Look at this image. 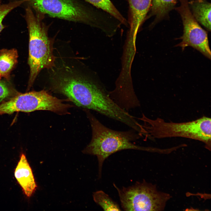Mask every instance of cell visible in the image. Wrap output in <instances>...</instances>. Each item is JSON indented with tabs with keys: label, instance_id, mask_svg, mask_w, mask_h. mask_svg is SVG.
Masks as SVG:
<instances>
[{
	"label": "cell",
	"instance_id": "cell-1",
	"mask_svg": "<svg viewBox=\"0 0 211 211\" xmlns=\"http://www.w3.org/2000/svg\"><path fill=\"white\" fill-rule=\"evenodd\" d=\"M86 113L92 129L91 140L83 150L85 154L97 157L99 177L101 176L102 167L105 160L109 156L124 150L133 149L149 152H156L157 149L142 146L133 142L141 137L136 131L131 129L126 131H118L105 126L87 110Z\"/></svg>",
	"mask_w": 211,
	"mask_h": 211
},
{
	"label": "cell",
	"instance_id": "cell-2",
	"mask_svg": "<svg viewBox=\"0 0 211 211\" xmlns=\"http://www.w3.org/2000/svg\"><path fill=\"white\" fill-rule=\"evenodd\" d=\"M45 16L41 13L34 14L29 5L25 9V17L29 35V89L33 85L41 70L51 68L54 65L55 58L53 54L52 40L48 34L50 25H47L43 21Z\"/></svg>",
	"mask_w": 211,
	"mask_h": 211
},
{
	"label": "cell",
	"instance_id": "cell-3",
	"mask_svg": "<svg viewBox=\"0 0 211 211\" xmlns=\"http://www.w3.org/2000/svg\"><path fill=\"white\" fill-rule=\"evenodd\" d=\"M53 88L77 106L98 113L104 111L109 103L108 91L103 85L75 75L58 76L54 80Z\"/></svg>",
	"mask_w": 211,
	"mask_h": 211
},
{
	"label": "cell",
	"instance_id": "cell-4",
	"mask_svg": "<svg viewBox=\"0 0 211 211\" xmlns=\"http://www.w3.org/2000/svg\"><path fill=\"white\" fill-rule=\"evenodd\" d=\"M136 118L142 121L145 131L146 138L155 139L180 137L200 141L205 147L210 150L211 120L203 116L195 120L181 122H167L158 118L152 119L142 113L140 118Z\"/></svg>",
	"mask_w": 211,
	"mask_h": 211
},
{
	"label": "cell",
	"instance_id": "cell-5",
	"mask_svg": "<svg viewBox=\"0 0 211 211\" xmlns=\"http://www.w3.org/2000/svg\"><path fill=\"white\" fill-rule=\"evenodd\" d=\"M35 13L102 30L105 24L98 12L80 0H29Z\"/></svg>",
	"mask_w": 211,
	"mask_h": 211
},
{
	"label": "cell",
	"instance_id": "cell-6",
	"mask_svg": "<svg viewBox=\"0 0 211 211\" xmlns=\"http://www.w3.org/2000/svg\"><path fill=\"white\" fill-rule=\"evenodd\" d=\"M113 184L125 211H162L171 197L169 194L158 190L155 185L144 180L121 188Z\"/></svg>",
	"mask_w": 211,
	"mask_h": 211
},
{
	"label": "cell",
	"instance_id": "cell-7",
	"mask_svg": "<svg viewBox=\"0 0 211 211\" xmlns=\"http://www.w3.org/2000/svg\"><path fill=\"white\" fill-rule=\"evenodd\" d=\"M71 106L45 90L33 91L18 94L0 104V115L15 112H29L37 110L66 114Z\"/></svg>",
	"mask_w": 211,
	"mask_h": 211
},
{
	"label": "cell",
	"instance_id": "cell-8",
	"mask_svg": "<svg viewBox=\"0 0 211 211\" xmlns=\"http://www.w3.org/2000/svg\"><path fill=\"white\" fill-rule=\"evenodd\" d=\"M180 5L176 10L180 15L183 26L182 41L176 46L181 47L183 50L188 46L200 52L209 59L211 51L207 32L199 25L192 15L188 0H180Z\"/></svg>",
	"mask_w": 211,
	"mask_h": 211
},
{
	"label": "cell",
	"instance_id": "cell-9",
	"mask_svg": "<svg viewBox=\"0 0 211 211\" xmlns=\"http://www.w3.org/2000/svg\"><path fill=\"white\" fill-rule=\"evenodd\" d=\"M130 33L134 38L150 9L152 0H128Z\"/></svg>",
	"mask_w": 211,
	"mask_h": 211
},
{
	"label": "cell",
	"instance_id": "cell-10",
	"mask_svg": "<svg viewBox=\"0 0 211 211\" xmlns=\"http://www.w3.org/2000/svg\"><path fill=\"white\" fill-rule=\"evenodd\" d=\"M14 175L23 191L30 197L37 187L32 171L25 155L22 154L15 169Z\"/></svg>",
	"mask_w": 211,
	"mask_h": 211
},
{
	"label": "cell",
	"instance_id": "cell-11",
	"mask_svg": "<svg viewBox=\"0 0 211 211\" xmlns=\"http://www.w3.org/2000/svg\"><path fill=\"white\" fill-rule=\"evenodd\" d=\"M191 13L196 21L211 30L210 3L206 0H193L188 2Z\"/></svg>",
	"mask_w": 211,
	"mask_h": 211
},
{
	"label": "cell",
	"instance_id": "cell-12",
	"mask_svg": "<svg viewBox=\"0 0 211 211\" xmlns=\"http://www.w3.org/2000/svg\"><path fill=\"white\" fill-rule=\"evenodd\" d=\"M18 54L14 48L5 49L0 50V74L7 80L10 78V74L17 62Z\"/></svg>",
	"mask_w": 211,
	"mask_h": 211
},
{
	"label": "cell",
	"instance_id": "cell-13",
	"mask_svg": "<svg viewBox=\"0 0 211 211\" xmlns=\"http://www.w3.org/2000/svg\"><path fill=\"white\" fill-rule=\"evenodd\" d=\"M96 8L106 12L120 23L127 26L126 19L120 13L110 0H85Z\"/></svg>",
	"mask_w": 211,
	"mask_h": 211
},
{
	"label": "cell",
	"instance_id": "cell-14",
	"mask_svg": "<svg viewBox=\"0 0 211 211\" xmlns=\"http://www.w3.org/2000/svg\"><path fill=\"white\" fill-rule=\"evenodd\" d=\"M176 0H152L150 8L151 14L156 19L161 18L173 9Z\"/></svg>",
	"mask_w": 211,
	"mask_h": 211
},
{
	"label": "cell",
	"instance_id": "cell-15",
	"mask_svg": "<svg viewBox=\"0 0 211 211\" xmlns=\"http://www.w3.org/2000/svg\"><path fill=\"white\" fill-rule=\"evenodd\" d=\"M94 201L104 211H121L118 204L103 191L100 190L94 192Z\"/></svg>",
	"mask_w": 211,
	"mask_h": 211
},
{
	"label": "cell",
	"instance_id": "cell-16",
	"mask_svg": "<svg viewBox=\"0 0 211 211\" xmlns=\"http://www.w3.org/2000/svg\"><path fill=\"white\" fill-rule=\"evenodd\" d=\"M28 0L16 1L6 4H1L0 1V33L4 28L2 21L6 15L12 10L20 6L24 2Z\"/></svg>",
	"mask_w": 211,
	"mask_h": 211
},
{
	"label": "cell",
	"instance_id": "cell-17",
	"mask_svg": "<svg viewBox=\"0 0 211 211\" xmlns=\"http://www.w3.org/2000/svg\"><path fill=\"white\" fill-rule=\"evenodd\" d=\"M14 92L5 82L0 81V102L13 95Z\"/></svg>",
	"mask_w": 211,
	"mask_h": 211
},
{
	"label": "cell",
	"instance_id": "cell-18",
	"mask_svg": "<svg viewBox=\"0 0 211 211\" xmlns=\"http://www.w3.org/2000/svg\"><path fill=\"white\" fill-rule=\"evenodd\" d=\"M1 75L0 74V80L1 79Z\"/></svg>",
	"mask_w": 211,
	"mask_h": 211
}]
</instances>
